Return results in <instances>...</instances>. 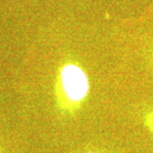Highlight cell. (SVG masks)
Returning <instances> with one entry per match:
<instances>
[{
    "instance_id": "1",
    "label": "cell",
    "mask_w": 153,
    "mask_h": 153,
    "mask_svg": "<svg viewBox=\"0 0 153 153\" xmlns=\"http://www.w3.org/2000/svg\"><path fill=\"white\" fill-rule=\"evenodd\" d=\"M91 94V79L76 60L60 61L52 76L51 96L54 111L64 117L75 116L84 108Z\"/></svg>"
},
{
    "instance_id": "2",
    "label": "cell",
    "mask_w": 153,
    "mask_h": 153,
    "mask_svg": "<svg viewBox=\"0 0 153 153\" xmlns=\"http://www.w3.org/2000/svg\"><path fill=\"white\" fill-rule=\"evenodd\" d=\"M144 124L153 135V109L147 112L146 115L144 116Z\"/></svg>"
},
{
    "instance_id": "3",
    "label": "cell",
    "mask_w": 153,
    "mask_h": 153,
    "mask_svg": "<svg viewBox=\"0 0 153 153\" xmlns=\"http://www.w3.org/2000/svg\"><path fill=\"white\" fill-rule=\"evenodd\" d=\"M0 153H8V143L1 131H0Z\"/></svg>"
}]
</instances>
